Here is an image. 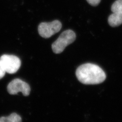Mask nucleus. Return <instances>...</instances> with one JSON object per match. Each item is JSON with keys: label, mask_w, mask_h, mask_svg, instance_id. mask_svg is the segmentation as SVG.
Segmentation results:
<instances>
[{"label": "nucleus", "mask_w": 122, "mask_h": 122, "mask_svg": "<svg viewBox=\"0 0 122 122\" xmlns=\"http://www.w3.org/2000/svg\"><path fill=\"white\" fill-rule=\"evenodd\" d=\"M7 91L10 95H16L19 92L24 96H28L30 92V87L28 84L20 79H15L9 83Z\"/></svg>", "instance_id": "nucleus-5"}, {"label": "nucleus", "mask_w": 122, "mask_h": 122, "mask_svg": "<svg viewBox=\"0 0 122 122\" xmlns=\"http://www.w3.org/2000/svg\"><path fill=\"white\" fill-rule=\"evenodd\" d=\"M76 73L79 81L86 85L99 84L106 79V75L102 69L99 66L90 63L79 66Z\"/></svg>", "instance_id": "nucleus-1"}, {"label": "nucleus", "mask_w": 122, "mask_h": 122, "mask_svg": "<svg viewBox=\"0 0 122 122\" xmlns=\"http://www.w3.org/2000/svg\"><path fill=\"white\" fill-rule=\"evenodd\" d=\"M0 122H22V119L17 113H12L8 116L0 118Z\"/></svg>", "instance_id": "nucleus-7"}, {"label": "nucleus", "mask_w": 122, "mask_h": 122, "mask_svg": "<svg viewBox=\"0 0 122 122\" xmlns=\"http://www.w3.org/2000/svg\"><path fill=\"white\" fill-rule=\"evenodd\" d=\"M5 73L6 72L0 63V79L2 78L4 76Z\"/></svg>", "instance_id": "nucleus-9"}, {"label": "nucleus", "mask_w": 122, "mask_h": 122, "mask_svg": "<svg viewBox=\"0 0 122 122\" xmlns=\"http://www.w3.org/2000/svg\"><path fill=\"white\" fill-rule=\"evenodd\" d=\"M88 3L92 6H97L100 4L101 0H86Z\"/></svg>", "instance_id": "nucleus-8"}, {"label": "nucleus", "mask_w": 122, "mask_h": 122, "mask_svg": "<svg viewBox=\"0 0 122 122\" xmlns=\"http://www.w3.org/2000/svg\"><path fill=\"white\" fill-rule=\"evenodd\" d=\"M113 14L108 18L109 24L111 27H115L122 24V0H116L111 6Z\"/></svg>", "instance_id": "nucleus-6"}, {"label": "nucleus", "mask_w": 122, "mask_h": 122, "mask_svg": "<svg viewBox=\"0 0 122 122\" xmlns=\"http://www.w3.org/2000/svg\"><path fill=\"white\" fill-rule=\"evenodd\" d=\"M62 25L58 20L51 22H43L38 26L39 35L44 38H49L61 30Z\"/></svg>", "instance_id": "nucleus-4"}, {"label": "nucleus", "mask_w": 122, "mask_h": 122, "mask_svg": "<svg viewBox=\"0 0 122 122\" xmlns=\"http://www.w3.org/2000/svg\"><path fill=\"white\" fill-rule=\"evenodd\" d=\"M76 39V35L73 31L68 30L63 31L52 44L53 52L56 54L62 52L67 45L74 42Z\"/></svg>", "instance_id": "nucleus-2"}, {"label": "nucleus", "mask_w": 122, "mask_h": 122, "mask_svg": "<svg viewBox=\"0 0 122 122\" xmlns=\"http://www.w3.org/2000/svg\"><path fill=\"white\" fill-rule=\"evenodd\" d=\"M0 63L5 71L9 74H14L21 66L20 58L13 55L4 54L0 57Z\"/></svg>", "instance_id": "nucleus-3"}]
</instances>
